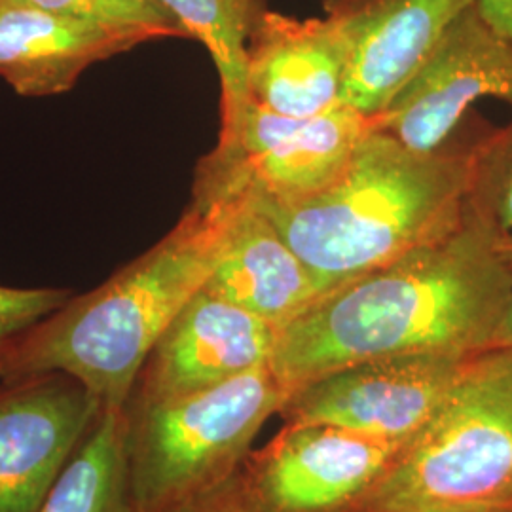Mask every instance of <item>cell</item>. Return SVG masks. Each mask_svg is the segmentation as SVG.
<instances>
[{"instance_id":"cell-1","label":"cell","mask_w":512,"mask_h":512,"mask_svg":"<svg viewBox=\"0 0 512 512\" xmlns=\"http://www.w3.org/2000/svg\"><path fill=\"white\" fill-rule=\"evenodd\" d=\"M509 262L469 209L446 236L317 298L277 330L270 368L294 391L372 359L494 346L511 298Z\"/></svg>"},{"instance_id":"cell-9","label":"cell","mask_w":512,"mask_h":512,"mask_svg":"<svg viewBox=\"0 0 512 512\" xmlns=\"http://www.w3.org/2000/svg\"><path fill=\"white\" fill-rule=\"evenodd\" d=\"M495 97L512 105V40L465 10L440 38L374 126L416 152H435L456 131L480 99Z\"/></svg>"},{"instance_id":"cell-5","label":"cell","mask_w":512,"mask_h":512,"mask_svg":"<svg viewBox=\"0 0 512 512\" xmlns=\"http://www.w3.org/2000/svg\"><path fill=\"white\" fill-rule=\"evenodd\" d=\"M289 391L270 363L177 399L126 404L137 512H179L238 475L256 433Z\"/></svg>"},{"instance_id":"cell-17","label":"cell","mask_w":512,"mask_h":512,"mask_svg":"<svg viewBox=\"0 0 512 512\" xmlns=\"http://www.w3.org/2000/svg\"><path fill=\"white\" fill-rule=\"evenodd\" d=\"M183 25L188 38L200 40L219 71L220 129L238 122L247 107V52L260 0H160Z\"/></svg>"},{"instance_id":"cell-3","label":"cell","mask_w":512,"mask_h":512,"mask_svg":"<svg viewBox=\"0 0 512 512\" xmlns=\"http://www.w3.org/2000/svg\"><path fill=\"white\" fill-rule=\"evenodd\" d=\"M220 203H192L145 255L92 293L59 310L0 353V382L59 372L84 385L103 408H126L150 351L219 256Z\"/></svg>"},{"instance_id":"cell-24","label":"cell","mask_w":512,"mask_h":512,"mask_svg":"<svg viewBox=\"0 0 512 512\" xmlns=\"http://www.w3.org/2000/svg\"><path fill=\"white\" fill-rule=\"evenodd\" d=\"M399 512H512V509H454V507H435V509H416Z\"/></svg>"},{"instance_id":"cell-22","label":"cell","mask_w":512,"mask_h":512,"mask_svg":"<svg viewBox=\"0 0 512 512\" xmlns=\"http://www.w3.org/2000/svg\"><path fill=\"white\" fill-rule=\"evenodd\" d=\"M475 6L495 33L512 40V0H476Z\"/></svg>"},{"instance_id":"cell-6","label":"cell","mask_w":512,"mask_h":512,"mask_svg":"<svg viewBox=\"0 0 512 512\" xmlns=\"http://www.w3.org/2000/svg\"><path fill=\"white\" fill-rule=\"evenodd\" d=\"M372 126L346 103L296 120L249 101L200 164L194 202H302L340 177Z\"/></svg>"},{"instance_id":"cell-16","label":"cell","mask_w":512,"mask_h":512,"mask_svg":"<svg viewBox=\"0 0 512 512\" xmlns=\"http://www.w3.org/2000/svg\"><path fill=\"white\" fill-rule=\"evenodd\" d=\"M37 512H137L126 408H103Z\"/></svg>"},{"instance_id":"cell-23","label":"cell","mask_w":512,"mask_h":512,"mask_svg":"<svg viewBox=\"0 0 512 512\" xmlns=\"http://www.w3.org/2000/svg\"><path fill=\"white\" fill-rule=\"evenodd\" d=\"M499 245H501V251H503V255L507 258V262H509L512 274V241H509V243H499ZM492 348H512V291L509 304H507V311H505L503 321H501V325L497 329Z\"/></svg>"},{"instance_id":"cell-21","label":"cell","mask_w":512,"mask_h":512,"mask_svg":"<svg viewBox=\"0 0 512 512\" xmlns=\"http://www.w3.org/2000/svg\"><path fill=\"white\" fill-rule=\"evenodd\" d=\"M179 512H264L247 492L241 471L217 490L202 495Z\"/></svg>"},{"instance_id":"cell-2","label":"cell","mask_w":512,"mask_h":512,"mask_svg":"<svg viewBox=\"0 0 512 512\" xmlns=\"http://www.w3.org/2000/svg\"><path fill=\"white\" fill-rule=\"evenodd\" d=\"M476 145L416 152L372 126L325 190L291 205L249 202L272 219L323 296L452 232L467 211Z\"/></svg>"},{"instance_id":"cell-13","label":"cell","mask_w":512,"mask_h":512,"mask_svg":"<svg viewBox=\"0 0 512 512\" xmlns=\"http://www.w3.org/2000/svg\"><path fill=\"white\" fill-rule=\"evenodd\" d=\"M346 50L327 18L258 16L247 52L249 99L287 118L308 120L342 103Z\"/></svg>"},{"instance_id":"cell-14","label":"cell","mask_w":512,"mask_h":512,"mask_svg":"<svg viewBox=\"0 0 512 512\" xmlns=\"http://www.w3.org/2000/svg\"><path fill=\"white\" fill-rule=\"evenodd\" d=\"M215 203L224 207V228L215 268L203 289L277 330L285 327L321 298L317 281L256 205L243 198Z\"/></svg>"},{"instance_id":"cell-19","label":"cell","mask_w":512,"mask_h":512,"mask_svg":"<svg viewBox=\"0 0 512 512\" xmlns=\"http://www.w3.org/2000/svg\"><path fill=\"white\" fill-rule=\"evenodd\" d=\"M31 6L67 18L84 19L143 42L160 38H188L183 25L160 0H0Z\"/></svg>"},{"instance_id":"cell-20","label":"cell","mask_w":512,"mask_h":512,"mask_svg":"<svg viewBox=\"0 0 512 512\" xmlns=\"http://www.w3.org/2000/svg\"><path fill=\"white\" fill-rule=\"evenodd\" d=\"M65 289L0 287V353L71 300Z\"/></svg>"},{"instance_id":"cell-12","label":"cell","mask_w":512,"mask_h":512,"mask_svg":"<svg viewBox=\"0 0 512 512\" xmlns=\"http://www.w3.org/2000/svg\"><path fill=\"white\" fill-rule=\"evenodd\" d=\"M277 329L202 289L150 351L129 401L156 403L224 384L268 365Z\"/></svg>"},{"instance_id":"cell-11","label":"cell","mask_w":512,"mask_h":512,"mask_svg":"<svg viewBox=\"0 0 512 512\" xmlns=\"http://www.w3.org/2000/svg\"><path fill=\"white\" fill-rule=\"evenodd\" d=\"M476 0H323L346 50L342 103L382 114Z\"/></svg>"},{"instance_id":"cell-7","label":"cell","mask_w":512,"mask_h":512,"mask_svg":"<svg viewBox=\"0 0 512 512\" xmlns=\"http://www.w3.org/2000/svg\"><path fill=\"white\" fill-rule=\"evenodd\" d=\"M467 359L416 353L344 366L296 387L281 414L285 425H332L410 442L439 412Z\"/></svg>"},{"instance_id":"cell-8","label":"cell","mask_w":512,"mask_h":512,"mask_svg":"<svg viewBox=\"0 0 512 512\" xmlns=\"http://www.w3.org/2000/svg\"><path fill=\"white\" fill-rule=\"evenodd\" d=\"M406 446L332 425H285L241 476L264 512H351Z\"/></svg>"},{"instance_id":"cell-15","label":"cell","mask_w":512,"mask_h":512,"mask_svg":"<svg viewBox=\"0 0 512 512\" xmlns=\"http://www.w3.org/2000/svg\"><path fill=\"white\" fill-rule=\"evenodd\" d=\"M145 44L84 19L0 2V78L19 95L69 92L93 63Z\"/></svg>"},{"instance_id":"cell-18","label":"cell","mask_w":512,"mask_h":512,"mask_svg":"<svg viewBox=\"0 0 512 512\" xmlns=\"http://www.w3.org/2000/svg\"><path fill=\"white\" fill-rule=\"evenodd\" d=\"M467 209L499 243L512 241V120L478 141Z\"/></svg>"},{"instance_id":"cell-10","label":"cell","mask_w":512,"mask_h":512,"mask_svg":"<svg viewBox=\"0 0 512 512\" xmlns=\"http://www.w3.org/2000/svg\"><path fill=\"white\" fill-rule=\"evenodd\" d=\"M103 406L59 372L0 382V512H37Z\"/></svg>"},{"instance_id":"cell-4","label":"cell","mask_w":512,"mask_h":512,"mask_svg":"<svg viewBox=\"0 0 512 512\" xmlns=\"http://www.w3.org/2000/svg\"><path fill=\"white\" fill-rule=\"evenodd\" d=\"M512 509V348L469 357L439 412L351 512Z\"/></svg>"}]
</instances>
